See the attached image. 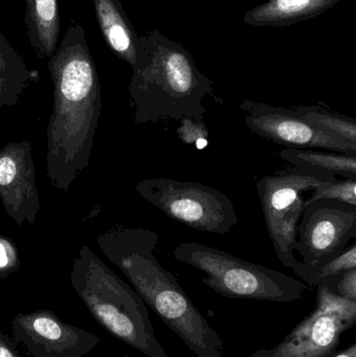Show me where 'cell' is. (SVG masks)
I'll return each mask as SVG.
<instances>
[{
	"label": "cell",
	"instance_id": "obj_18",
	"mask_svg": "<svg viewBox=\"0 0 356 357\" xmlns=\"http://www.w3.org/2000/svg\"><path fill=\"white\" fill-rule=\"evenodd\" d=\"M356 268V243H353L350 247L346 248L342 253L336 257L321 262V264H298L293 268V272L300 277L309 287H319L326 279L336 275L342 274L346 271Z\"/></svg>",
	"mask_w": 356,
	"mask_h": 357
},
{
	"label": "cell",
	"instance_id": "obj_9",
	"mask_svg": "<svg viewBox=\"0 0 356 357\" xmlns=\"http://www.w3.org/2000/svg\"><path fill=\"white\" fill-rule=\"evenodd\" d=\"M247 127L261 137L286 149H322L356 155V146L311 123L294 109L245 100L240 104Z\"/></svg>",
	"mask_w": 356,
	"mask_h": 357
},
{
	"label": "cell",
	"instance_id": "obj_24",
	"mask_svg": "<svg viewBox=\"0 0 356 357\" xmlns=\"http://www.w3.org/2000/svg\"><path fill=\"white\" fill-rule=\"evenodd\" d=\"M0 357H21L16 348V343L0 331Z\"/></svg>",
	"mask_w": 356,
	"mask_h": 357
},
{
	"label": "cell",
	"instance_id": "obj_25",
	"mask_svg": "<svg viewBox=\"0 0 356 357\" xmlns=\"http://www.w3.org/2000/svg\"><path fill=\"white\" fill-rule=\"evenodd\" d=\"M332 357H356V343L351 344L348 348Z\"/></svg>",
	"mask_w": 356,
	"mask_h": 357
},
{
	"label": "cell",
	"instance_id": "obj_16",
	"mask_svg": "<svg viewBox=\"0 0 356 357\" xmlns=\"http://www.w3.org/2000/svg\"><path fill=\"white\" fill-rule=\"evenodd\" d=\"M33 79V73L0 31V108L16 106Z\"/></svg>",
	"mask_w": 356,
	"mask_h": 357
},
{
	"label": "cell",
	"instance_id": "obj_23",
	"mask_svg": "<svg viewBox=\"0 0 356 357\" xmlns=\"http://www.w3.org/2000/svg\"><path fill=\"white\" fill-rule=\"evenodd\" d=\"M20 266L18 250L10 239L0 235V279H6Z\"/></svg>",
	"mask_w": 356,
	"mask_h": 357
},
{
	"label": "cell",
	"instance_id": "obj_2",
	"mask_svg": "<svg viewBox=\"0 0 356 357\" xmlns=\"http://www.w3.org/2000/svg\"><path fill=\"white\" fill-rule=\"evenodd\" d=\"M107 259L136 293L198 357H226L223 340L154 255L159 235L150 229L116 227L96 237Z\"/></svg>",
	"mask_w": 356,
	"mask_h": 357
},
{
	"label": "cell",
	"instance_id": "obj_20",
	"mask_svg": "<svg viewBox=\"0 0 356 357\" xmlns=\"http://www.w3.org/2000/svg\"><path fill=\"white\" fill-rule=\"evenodd\" d=\"M320 199H330L356 206V180L336 178L324 181L316 187L313 195L305 199L304 206Z\"/></svg>",
	"mask_w": 356,
	"mask_h": 357
},
{
	"label": "cell",
	"instance_id": "obj_22",
	"mask_svg": "<svg viewBox=\"0 0 356 357\" xmlns=\"http://www.w3.org/2000/svg\"><path fill=\"white\" fill-rule=\"evenodd\" d=\"M321 285L345 299L356 301V268L330 277Z\"/></svg>",
	"mask_w": 356,
	"mask_h": 357
},
{
	"label": "cell",
	"instance_id": "obj_6",
	"mask_svg": "<svg viewBox=\"0 0 356 357\" xmlns=\"http://www.w3.org/2000/svg\"><path fill=\"white\" fill-rule=\"evenodd\" d=\"M171 220L201 232L223 235L238 222L233 202L213 187L175 178H144L135 186Z\"/></svg>",
	"mask_w": 356,
	"mask_h": 357
},
{
	"label": "cell",
	"instance_id": "obj_21",
	"mask_svg": "<svg viewBox=\"0 0 356 357\" xmlns=\"http://www.w3.org/2000/svg\"><path fill=\"white\" fill-rule=\"evenodd\" d=\"M178 137L188 146H196L204 148L207 144L209 132L204 121L192 119H183L181 126L177 129Z\"/></svg>",
	"mask_w": 356,
	"mask_h": 357
},
{
	"label": "cell",
	"instance_id": "obj_12",
	"mask_svg": "<svg viewBox=\"0 0 356 357\" xmlns=\"http://www.w3.org/2000/svg\"><path fill=\"white\" fill-rule=\"evenodd\" d=\"M0 201L18 226H33L41 203L31 142H8L0 150Z\"/></svg>",
	"mask_w": 356,
	"mask_h": 357
},
{
	"label": "cell",
	"instance_id": "obj_10",
	"mask_svg": "<svg viewBox=\"0 0 356 357\" xmlns=\"http://www.w3.org/2000/svg\"><path fill=\"white\" fill-rule=\"evenodd\" d=\"M356 236V206L320 199L304 206L295 250L314 266L342 253Z\"/></svg>",
	"mask_w": 356,
	"mask_h": 357
},
{
	"label": "cell",
	"instance_id": "obj_17",
	"mask_svg": "<svg viewBox=\"0 0 356 357\" xmlns=\"http://www.w3.org/2000/svg\"><path fill=\"white\" fill-rule=\"evenodd\" d=\"M279 156L297 169L356 180V155L332 151L318 152L309 149H284Z\"/></svg>",
	"mask_w": 356,
	"mask_h": 357
},
{
	"label": "cell",
	"instance_id": "obj_13",
	"mask_svg": "<svg viewBox=\"0 0 356 357\" xmlns=\"http://www.w3.org/2000/svg\"><path fill=\"white\" fill-rule=\"evenodd\" d=\"M340 0H268L249 10L244 22L254 27H281L315 18Z\"/></svg>",
	"mask_w": 356,
	"mask_h": 357
},
{
	"label": "cell",
	"instance_id": "obj_11",
	"mask_svg": "<svg viewBox=\"0 0 356 357\" xmlns=\"http://www.w3.org/2000/svg\"><path fill=\"white\" fill-rule=\"evenodd\" d=\"M12 333L13 341L33 357H83L100 343L98 335L67 324L45 308L19 312L12 321Z\"/></svg>",
	"mask_w": 356,
	"mask_h": 357
},
{
	"label": "cell",
	"instance_id": "obj_19",
	"mask_svg": "<svg viewBox=\"0 0 356 357\" xmlns=\"http://www.w3.org/2000/svg\"><path fill=\"white\" fill-rule=\"evenodd\" d=\"M301 116L311 123L324 128L338 135L339 137L356 146V121L351 117L332 112L321 105L313 106H295Z\"/></svg>",
	"mask_w": 356,
	"mask_h": 357
},
{
	"label": "cell",
	"instance_id": "obj_8",
	"mask_svg": "<svg viewBox=\"0 0 356 357\" xmlns=\"http://www.w3.org/2000/svg\"><path fill=\"white\" fill-rule=\"evenodd\" d=\"M355 323L356 301L319 285L315 310L284 341L271 349L257 350L245 357H332L342 335Z\"/></svg>",
	"mask_w": 356,
	"mask_h": 357
},
{
	"label": "cell",
	"instance_id": "obj_15",
	"mask_svg": "<svg viewBox=\"0 0 356 357\" xmlns=\"http://www.w3.org/2000/svg\"><path fill=\"white\" fill-rule=\"evenodd\" d=\"M24 23L29 44L40 59H49L58 48L60 8L58 0H25Z\"/></svg>",
	"mask_w": 356,
	"mask_h": 357
},
{
	"label": "cell",
	"instance_id": "obj_1",
	"mask_svg": "<svg viewBox=\"0 0 356 357\" xmlns=\"http://www.w3.org/2000/svg\"><path fill=\"white\" fill-rule=\"evenodd\" d=\"M48 70L54 104L46 131V172L52 186L68 191L89 167L102 107L98 69L79 23L71 21Z\"/></svg>",
	"mask_w": 356,
	"mask_h": 357
},
{
	"label": "cell",
	"instance_id": "obj_4",
	"mask_svg": "<svg viewBox=\"0 0 356 357\" xmlns=\"http://www.w3.org/2000/svg\"><path fill=\"white\" fill-rule=\"evenodd\" d=\"M71 287L107 333L148 357H169L155 337L144 300L88 245L73 260Z\"/></svg>",
	"mask_w": 356,
	"mask_h": 357
},
{
	"label": "cell",
	"instance_id": "obj_3",
	"mask_svg": "<svg viewBox=\"0 0 356 357\" xmlns=\"http://www.w3.org/2000/svg\"><path fill=\"white\" fill-rule=\"evenodd\" d=\"M129 92L136 125L183 119L204 121L212 81L181 44L159 31L138 35Z\"/></svg>",
	"mask_w": 356,
	"mask_h": 357
},
{
	"label": "cell",
	"instance_id": "obj_7",
	"mask_svg": "<svg viewBox=\"0 0 356 357\" xmlns=\"http://www.w3.org/2000/svg\"><path fill=\"white\" fill-rule=\"evenodd\" d=\"M338 178L330 174L288 169L278 175L265 176L256 183L265 226L276 255L286 268H294L297 228L304 209L303 195L315 190L324 181Z\"/></svg>",
	"mask_w": 356,
	"mask_h": 357
},
{
	"label": "cell",
	"instance_id": "obj_14",
	"mask_svg": "<svg viewBox=\"0 0 356 357\" xmlns=\"http://www.w3.org/2000/svg\"><path fill=\"white\" fill-rule=\"evenodd\" d=\"M96 19L109 48L133 67L138 35L121 0H93Z\"/></svg>",
	"mask_w": 356,
	"mask_h": 357
},
{
	"label": "cell",
	"instance_id": "obj_5",
	"mask_svg": "<svg viewBox=\"0 0 356 357\" xmlns=\"http://www.w3.org/2000/svg\"><path fill=\"white\" fill-rule=\"evenodd\" d=\"M173 256L204 273L203 283L224 297L288 303L302 299L309 289L284 273L202 243H181Z\"/></svg>",
	"mask_w": 356,
	"mask_h": 357
}]
</instances>
